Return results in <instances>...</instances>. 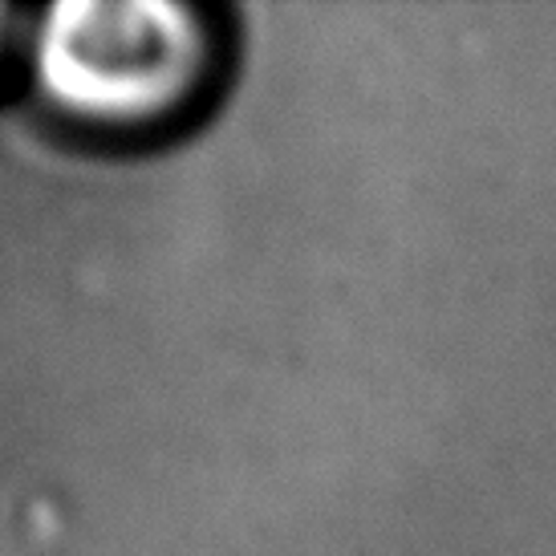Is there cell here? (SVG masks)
I'll return each instance as SVG.
<instances>
[{
    "label": "cell",
    "mask_w": 556,
    "mask_h": 556,
    "mask_svg": "<svg viewBox=\"0 0 556 556\" xmlns=\"http://www.w3.org/2000/svg\"><path fill=\"white\" fill-rule=\"evenodd\" d=\"M224 74V33L200 4L70 0L41 13L33 78L65 123L155 139L179 130Z\"/></svg>",
    "instance_id": "cell-1"
},
{
    "label": "cell",
    "mask_w": 556,
    "mask_h": 556,
    "mask_svg": "<svg viewBox=\"0 0 556 556\" xmlns=\"http://www.w3.org/2000/svg\"><path fill=\"white\" fill-rule=\"evenodd\" d=\"M13 21L16 13L9 9V4H0V65H4V58H9V49H13Z\"/></svg>",
    "instance_id": "cell-2"
}]
</instances>
